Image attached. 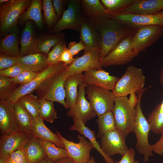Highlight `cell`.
<instances>
[{"label":"cell","instance_id":"obj_43","mask_svg":"<svg viewBox=\"0 0 163 163\" xmlns=\"http://www.w3.org/2000/svg\"><path fill=\"white\" fill-rule=\"evenodd\" d=\"M26 71L28 70L18 64L8 69L0 70V76H6L11 78H14Z\"/></svg>","mask_w":163,"mask_h":163},{"label":"cell","instance_id":"obj_33","mask_svg":"<svg viewBox=\"0 0 163 163\" xmlns=\"http://www.w3.org/2000/svg\"><path fill=\"white\" fill-rule=\"evenodd\" d=\"M147 121L153 133L161 134L163 132V101L149 114Z\"/></svg>","mask_w":163,"mask_h":163},{"label":"cell","instance_id":"obj_39","mask_svg":"<svg viewBox=\"0 0 163 163\" xmlns=\"http://www.w3.org/2000/svg\"><path fill=\"white\" fill-rule=\"evenodd\" d=\"M41 2L44 19L49 27H53L59 19L54 11L52 1L43 0Z\"/></svg>","mask_w":163,"mask_h":163},{"label":"cell","instance_id":"obj_52","mask_svg":"<svg viewBox=\"0 0 163 163\" xmlns=\"http://www.w3.org/2000/svg\"><path fill=\"white\" fill-rule=\"evenodd\" d=\"M53 163H77L69 157H66L58 159Z\"/></svg>","mask_w":163,"mask_h":163},{"label":"cell","instance_id":"obj_13","mask_svg":"<svg viewBox=\"0 0 163 163\" xmlns=\"http://www.w3.org/2000/svg\"><path fill=\"white\" fill-rule=\"evenodd\" d=\"M109 15L110 18L133 30L151 25H158L163 26V18L157 15L136 14L124 10L110 14Z\"/></svg>","mask_w":163,"mask_h":163},{"label":"cell","instance_id":"obj_35","mask_svg":"<svg viewBox=\"0 0 163 163\" xmlns=\"http://www.w3.org/2000/svg\"><path fill=\"white\" fill-rule=\"evenodd\" d=\"M17 101L35 118L39 116L40 107L39 98L32 93L24 95Z\"/></svg>","mask_w":163,"mask_h":163},{"label":"cell","instance_id":"obj_58","mask_svg":"<svg viewBox=\"0 0 163 163\" xmlns=\"http://www.w3.org/2000/svg\"><path fill=\"white\" fill-rule=\"evenodd\" d=\"M9 0H0V3L1 4L5 3L9 1Z\"/></svg>","mask_w":163,"mask_h":163},{"label":"cell","instance_id":"obj_47","mask_svg":"<svg viewBox=\"0 0 163 163\" xmlns=\"http://www.w3.org/2000/svg\"><path fill=\"white\" fill-rule=\"evenodd\" d=\"M68 48L73 56L85 49V45L81 40L78 42L75 41L70 42L68 45Z\"/></svg>","mask_w":163,"mask_h":163},{"label":"cell","instance_id":"obj_15","mask_svg":"<svg viewBox=\"0 0 163 163\" xmlns=\"http://www.w3.org/2000/svg\"><path fill=\"white\" fill-rule=\"evenodd\" d=\"M126 136L122 131L116 129L101 137V147L109 157L117 154L123 156L129 149L126 142Z\"/></svg>","mask_w":163,"mask_h":163},{"label":"cell","instance_id":"obj_7","mask_svg":"<svg viewBox=\"0 0 163 163\" xmlns=\"http://www.w3.org/2000/svg\"><path fill=\"white\" fill-rule=\"evenodd\" d=\"M133 34L121 41L106 56L101 59L102 67L126 65L131 62L138 56L133 46Z\"/></svg>","mask_w":163,"mask_h":163},{"label":"cell","instance_id":"obj_44","mask_svg":"<svg viewBox=\"0 0 163 163\" xmlns=\"http://www.w3.org/2000/svg\"><path fill=\"white\" fill-rule=\"evenodd\" d=\"M19 57H12L4 53L0 54V71L18 64Z\"/></svg>","mask_w":163,"mask_h":163},{"label":"cell","instance_id":"obj_22","mask_svg":"<svg viewBox=\"0 0 163 163\" xmlns=\"http://www.w3.org/2000/svg\"><path fill=\"white\" fill-rule=\"evenodd\" d=\"M37 39L34 35L33 27L30 21H26L20 39V57L39 53L37 47Z\"/></svg>","mask_w":163,"mask_h":163},{"label":"cell","instance_id":"obj_2","mask_svg":"<svg viewBox=\"0 0 163 163\" xmlns=\"http://www.w3.org/2000/svg\"><path fill=\"white\" fill-rule=\"evenodd\" d=\"M146 89L144 88L137 93L138 101L136 107L137 114L133 131L137 140L136 149L140 154L143 156L144 162H148L150 157L153 156L151 145L148 139L149 133L151 130L150 126L141 108V100L143 94Z\"/></svg>","mask_w":163,"mask_h":163},{"label":"cell","instance_id":"obj_14","mask_svg":"<svg viewBox=\"0 0 163 163\" xmlns=\"http://www.w3.org/2000/svg\"><path fill=\"white\" fill-rule=\"evenodd\" d=\"M57 134L66 150L69 157L77 163H88L90 158V152L94 148L90 141H87L81 135L77 136L79 140L78 143L69 141L64 138L58 131Z\"/></svg>","mask_w":163,"mask_h":163},{"label":"cell","instance_id":"obj_28","mask_svg":"<svg viewBox=\"0 0 163 163\" xmlns=\"http://www.w3.org/2000/svg\"><path fill=\"white\" fill-rule=\"evenodd\" d=\"M18 30L16 27L0 42V53L14 57H20Z\"/></svg>","mask_w":163,"mask_h":163},{"label":"cell","instance_id":"obj_41","mask_svg":"<svg viewBox=\"0 0 163 163\" xmlns=\"http://www.w3.org/2000/svg\"><path fill=\"white\" fill-rule=\"evenodd\" d=\"M66 47V43L64 40L59 42L53 47L48 54L47 57L48 61L50 65L58 62V60Z\"/></svg>","mask_w":163,"mask_h":163},{"label":"cell","instance_id":"obj_29","mask_svg":"<svg viewBox=\"0 0 163 163\" xmlns=\"http://www.w3.org/2000/svg\"><path fill=\"white\" fill-rule=\"evenodd\" d=\"M42 8L41 0H32L29 7L20 16L19 21L22 22L32 20L35 23L38 28L41 29L43 26Z\"/></svg>","mask_w":163,"mask_h":163},{"label":"cell","instance_id":"obj_18","mask_svg":"<svg viewBox=\"0 0 163 163\" xmlns=\"http://www.w3.org/2000/svg\"><path fill=\"white\" fill-rule=\"evenodd\" d=\"M21 130L16 121L14 104L8 98L0 100L1 136L10 135Z\"/></svg>","mask_w":163,"mask_h":163},{"label":"cell","instance_id":"obj_56","mask_svg":"<svg viewBox=\"0 0 163 163\" xmlns=\"http://www.w3.org/2000/svg\"><path fill=\"white\" fill-rule=\"evenodd\" d=\"M88 163H96L95 161L94 158L91 156L90 157V159L88 161Z\"/></svg>","mask_w":163,"mask_h":163},{"label":"cell","instance_id":"obj_1","mask_svg":"<svg viewBox=\"0 0 163 163\" xmlns=\"http://www.w3.org/2000/svg\"><path fill=\"white\" fill-rule=\"evenodd\" d=\"M91 19L100 33L101 59L121 41L133 34L135 30L129 28L110 17Z\"/></svg>","mask_w":163,"mask_h":163},{"label":"cell","instance_id":"obj_48","mask_svg":"<svg viewBox=\"0 0 163 163\" xmlns=\"http://www.w3.org/2000/svg\"><path fill=\"white\" fill-rule=\"evenodd\" d=\"M135 152L132 148L129 149L128 151L122 156L121 159L119 161L112 163H134V156Z\"/></svg>","mask_w":163,"mask_h":163},{"label":"cell","instance_id":"obj_20","mask_svg":"<svg viewBox=\"0 0 163 163\" xmlns=\"http://www.w3.org/2000/svg\"><path fill=\"white\" fill-rule=\"evenodd\" d=\"M85 81L87 85L112 91L119 78L110 75L102 69H93L85 72Z\"/></svg>","mask_w":163,"mask_h":163},{"label":"cell","instance_id":"obj_57","mask_svg":"<svg viewBox=\"0 0 163 163\" xmlns=\"http://www.w3.org/2000/svg\"><path fill=\"white\" fill-rule=\"evenodd\" d=\"M155 15H158L163 18V10L158 12Z\"/></svg>","mask_w":163,"mask_h":163},{"label":"cell","instance_id":"obj_32","mask_svg":"<svg viewBox=\"0 0 163 163\" xmlns=\"http://www.w3.org/2000/svg\"><path fill=\"white\" fill-rule=\"evenodd\" d=\"M15 116L20 129L30 133L31 123L34 118L32 115L17 101L14 104Z\"/></svg>","mask_w":163,"mask_h":163},{"label":"cell","instance_id":"obj_45","mask_svg":"<svg viewBox=\"0 0 163 163\" xmlns=\"http://www.w3.org/2000/svg\"><path fill=\"white\" fill-rule=\"evenodd\" d=\"M7 163H29L23 149H22L11 153L8 158Z\"/></svg>","mask_w":163,"mask_h":163},{"label":"cell","instance_id":"obj_25","mask_svg":"<svg viewBox=\"0 0 163 163\" xmlns=\"http://www.w3.org/2000/svg\"><path fill=\"white\" fill-rule=\"evenodd\" d=\"M18 64L28 71L40 72L50 65L44 54L38 53L19 57Z\"/></svg>","mask_w":163,"mask_h":163},{"label":"cell","instance_id":"obj_10","mask_svg":"<svg viewBox=\"0 0 163 163\" xmlns=\"http://www.w3.org/2000/svg\"><path fill=\"white\" fill-rule=\"evenodd\" d=\"M163 26L151 25L135 29L133 34L132 43L133 50L138 55L154 44L162 36Z\"/></svg>","mask_w":163,"mask_h":163},{"label":"cell","instance_id":"obj_59","mask_svg":"<svg viewBox=\"0 0 163 163\" xmlns=\"http://www.w3.org/2000/svg\"><path fill=\"white\" fill-rule=\"evenodd\" d=\"M134 163H139L138 161H135Z\"/></svg>","mask_w":163,"mask_h":163},{"label":"cell","instance_id":"obj_11","mask_svg":"<svg viewBox=\"0 0 163 163\" xmlns=\"http://www.w3.org/2000/svg\"><path fill=\"white\" fill-rule=\"evenodd\" d=\"M67 66L62 62H58L51 65L38 75L30 82L18 87L8 98L14 104L21 97L32 93L44 80L57 74Z\"/></svg>","mask_w":163,"mask_h":163},{"label":"cell","instance_id":"obj_30","mask_svg":"<svg viewBox=\"0 0 163 163\" xmlns=\"http://www.w3.org/2000/svg\"><path fill=\"white\" fill-rule=\"evenodd\" d=\"M29 163H36L46 155L37 138L33 136L23 148Z\"/></svg>","mask_w":163,"mask_h":163},{"label":"cell","instance_id":"obj_5","mask_svg":"<svg viewBox=\"0 0 163 163\" xmlns=\"http://www.w3.org/2000/svg\"><path fill=\"white\" fill-rule=\"evenodd\" d=\"M62 70L44 80L35 91L39 98H45L53 102H58L65 109H69L65 100L64 88L66 78L64 75Z\"/></svg>","mask_w":163,"mask_h":163},{"label":"cell","instance_id":"obj_31","mask_svg":"<svg viewBox=\"0 0 163 163\" xmlns=\"http://www.w3.org/2000/svg\"><path fill=\"white\" fill-rule=\"evenodd\" d=\"M64 36V34L58 32L43 36L37 39V47L39 52L48 54L52 47L63 40Z\"/></svg>","mask_w":163,"mask_h":163},{"label":"cell","instance_id":"obj_19","mask_svg":"<svg viewBox=\"0 0 163 163\" xmlns=\"http://www.w3.org/2000/svg\"><path fill=\"white\" fill-rule=\"evenodd\" d=\"M80 40L84 43V52L95 49L101 50V37L99 32L91 19L83 16L78 32Z\"/></svg>","mask_w":163,"mask_h":163},{"label":"cell","instance_id":"obj_26","mask_svg":"<svg viewBox=\"0 0 163 163\" xmlns=\"http://www.w3.org/2000/svg\"><path fill=\"white\" fill-rule=\"evenodd\" d=\"M74 121L73 124L70 129L71 130L76 131L78 132L81 135H83L87 138L89 141L92 144L97 152L104 158L107 163H112L114 160L111 157L108 156L103 151L100 145L97 142L95 135L94 131L91 129L86 126L82 120L78 117L72 118Z\"/></svg>","mask_w":163,"mask_h":163},{"label":"cell","instance_id":"obj_54","mask_svg":"<svg viewBox=\"0 0 163 163\" xmlns=\"http://www.w3.org/2000/svg\"><path fill=\"white\" fill-rule=\"evenodd\" d=\"M9 156L0 157V163H7Z\"/></svg>","mask_w":163,"mask_h":163},{"label":"cell","instance_id":"obj_53","mask_svg":"<svg viewBox=\"0 0 163 163\" xmlns=\"http://www.w3.org/2000/svg\"><path fill=\"white\" fill-rule=\"evenodd\" d=\"M53 162L48 159L46 156L43 158L36 163H53Z\"/></svg>","mask_w":163,"mask_h":163},{"label":"cell","instance_id":"obj_55","mask_svg":"<svg viewBox=\"0 0 163 163\" xmlns=\"http://www.w3.org/2000/svg\"><path fill=\"white\" fill-rule=\"evenodd\" d=\"M160 81L161 84L163 87V66L161 71Z\"/></svg>","mask_w":163,"mask_h":163},{"label":"cell","instance_id":"obj_16","mask_svg":"<svg viewBox=\"0 0 163 163\" xmlns=\"http://www.w3.org/2000/svg\"><path fill=\"white\" fill-rule=\"evenodd\" d=\"M87 85L85 81L79 85L75 103L67 112L68 116L72 118H79L85 125L97 115L89 101L87 100L85 96V88Z\"/></svg>","mask_w":163,"mask_h":163},{"label":"cell","instance_id":"obj_36","mask_svg":"<svg viewBox=\"0 0 163 163\" xmlns=\"http://www.w3.org/2000/svg\"><path fill=\"white\" fill-rule=\"evenodd\" d=\"M96 122L98 124V137L116 129L115 120L113 111H110L98 117Z\"/></svg>","mask_w":163,"mask_h":163},{"label":"cell","instance_id":"obj_9","mask_svg":"<svg viewBox=\"0 0 163 163\" xmlns=\"http://www.w3.org/2000/svg\"><path fill=\"white\" fill-rule=\"evenodd\" d=\"M100 50L95 49L85 51L82 56L75 58L73 62L62 70L64 75L67 78L90 70L101 69Z\"/></svg>","mask_w":163,"mask_h":163},{"label":"cell","instance_id":"obj_34","mask_svg":"<svg viewBox=\"0 0 163 163\" xmlns=\"http://www.w3.org/2000/svg\"><path fill=\"white\" fill-rule=\"evenodd\" d=\"M45 152L48 159L53 162L58 159L69 157L66 150L56 146L53 142L37 138Z\"/></svg>","mask_w":163,"mask_h":163},{"label":"cell","instance_id":"obj_51","mask_svg":"<svg viewBox=\"0 0 163 163\" xmlns=\"http://www.w3.org/2000/svg\"><path fill=\"white\" fill-rule=\"evenodd\" d=\"M135 92H133L130 94V96L128 98L129 104L130 107L132 108H135L138 101L137 96Z\"/></svg>","mask_w":163,"mask_h":163},{"label":"cell","instance_id":"obj_8","mask_svg":"<svg viewBox=\"0 0 163 163\" xmlns=\"http://www.w3.org/2000/svg\"><path fill=\"white\" fill-rule=\"evenodd\" d=\"M85 94L98 117L108 111H113L115 97L112 91L87 85L85 88Z\"/></svg>","mask_w":163,"mask_h":163},{"label":"cell","instance_id":"obj_24","mask_svg":"<svg viewBox=\"0 0 163 163\" xmlns=\"http://www.w3.org/2000/svg\"><path fill=\"white\" fill-rule=\"evenodd\" d=\"M85 81L84 74L81 73L67 77L64 83L66 101L69 109L72 108L77 100L78 87Z\"/></svg>","mask_w":163,"mask_h":163},{"label":"cell","instance_id":"obj_42","mask_svg":"<svg viewBox=\"0 0 163 163\" xmlns=\"http://www.w3.org/2000/svg\"><path fill=\"white\" fill-rule=\"evenodd\" d=\"M39 73L30 71H26L17 77L14 78H10V79L15 83L19 85H22L31 82L38 75Z\"/></svg>","mask_w":163,"mask_h":163},{"label":"cell","instance_id":"obj_21","mask_svg":"<svg viewBox=\"0 0 163 163\" xmlns=\"http://www.w3.org/2000/svg\"><path fill=\"white\" fill-rule=\"evenodd\" d=\"M30 130L33 137L43 141H50L57 147L65 149L58 135L53 132L46 126L43 120L40 117L33 119Z\"/></svg>","mask_w":163,"mask_h":163},{"label":"cell","instance_id":"obj_23","mask_svg":"<svg viewBox=\"0 0 163 163\" xmlns=\"http://www.w3.org/2000/svg\"><path fill=\"white\" fill-rule=\"evenodd\" d=\"M163 10V0H136L125 11L136 14L155 15Z\"/></svg>","mask_w":163,"mask_h":163},{"label":"cell","instance_id":"obj_49","mask_svg":"<svg viewBox=\"0 0 163 163\" xmlns=\"http://www.w3.org/2000/svg\"><path fill=\"white\" fill-rule=\"evenodd\" d=\"M74 59L73 56L69 51L68 48L66 47L58 61L63 62L66 66H68L73 62Z\"/></svg>","mask_w":163,"mask_h":163},{"label":"cell","instance_id":"obj_46","mask_svg":"<svg viewBox=\"0 0 163 163\" xmlns=\"http://www.w3.org/2000/svg\"><path fill=\"white\" fill-rule=\"evenodd\" d=\"M52 1L54 11L59 19L66 10V6L69 0H53Z\"/></svg>","mask_w":163,"mask_h":163},{"label":"cell","instance_id":"obj_38","mask_svg":"<svg viewBox=\"0 0 163 163\" xmlns=\"http://www.w3.org/2000/svg\"><path fill=\"white\" fill-rule=\"evenodd\" d=\"M136 0H101L108 14L115 13L124 10Z\"/></svg>","mask_w":163,"mask_h":163},{"label":"cell","instance_id":"obj_17","mask_svg":"<svg viewBox=\"0 0 163 163\" xmlns=\"http://www.w3.org/2000/svg\"><path fill=\"white\" fill-rule=\"evenodd\" d=\"M33 136L31 133L22 130L9 135L1 136L0 157L9 156L14 152L23 149Z\"/></svg>","mask_w":163,"mask_h":163},{"label":"cell","instance_id":"obj_37","mask_svg":"<svg viewBox=\"0 0 163 163\" xmlns=\"http://www.w3.org/2000/svg\"><path fill=\"white\" fill-rule=\"evenodd\" d=\"M40 107L39 116L44 121L53 123L57 118L53 102L45 98H39Z\"/></svg>","mask_w":163,"mask_h":163},{"label":"cell","instance_id":"obj_27","mask_svg":"<svg viewBox=\"0 0 163 163\" xmlns=\"http://www.w3.org/2000/svg\"><path fill=\"white\" fill-rule=\"evenodd\" d=\"M81 8L82 14L88 18L110 17L107 10L99 0H81Z\"/></svg>","mask_w":163,"mask_h":163},{"label":"cell","instance_id":"obj_12","mask_svg":"<svg viewBox=\"0 0 163 163\" xmlns=\"http://www.w3.org/2000/svg\"><path fill=\"white\" fill-rule=\"evenodd\" d=\"M81 0H70L60 18L53 27L56 33L64 30L72 29L78 32L83 17Z\"/></svg>","mask_w":163,"mask_h":163},{"label":"cell","instance_id":"obj_6","mask_svg":"<svg viewBox=\"0 0 163 163\" xmlns=\"http://www.w3.org/2000/svg\"><path fill=\"white\" fill-rule=\"evenodd\" d=\"M112 111L117 129L126 136L133 132L137 111L136 108L132 109L130 107L126 96L115 97Z\"/></svg>","mask_w":163,"mask_h":163},{"label":"cell","instance_id":"obj_40","mask_svg":"<svg viewBox=\"0 0 163 163\" xmlns=\"http://www.w3.org/2000/svg\"><path fill=\"white\" fill-rule=\"evenodd\" d=\"M19 86L12 82L10 78L0 76V99L8 98Z\"/></svg>","mask_w":163,"mask_h":163},{"label":"cell","instance_id":"obj_50","mask_svg":"<svg viewBox=\"0 0 163 163\" xmlns=\"http://www.w3.org/2000/svg\"><path fill=\"white\" fill-rule=\"evenodd\" d=\"M158 140L155 144L151 145V149L153 152L161 155H163V132Z\"/></svg>","mask_w":163,"mask_h":163},{"label":"cell","instance_id":"obj_4","mask_svg":"<svg viewBox=\"0 0 163 163\" xmlns=\"http://www.w3.org/2000/svg\"><path fill=\"white\" fill-rule=\"evenodd\" d=\"M31 2L30 0H11L1 4V35L8 34L16 27L20 16Z\"/></svg>","mask_w":163,"mask_h":163},{"label":"cell","instance_id":"obj_3","mask_svg":"<svg viewBox=\"0 0 163 163\" xmlns=\"http://www.w3.org/2000/svg\"><path fill=\"white\" fill-rule=\"evenodd\" d=\"M145 82L142 70L130 65L119 79L112 92L115 97L127 96L133 92L137 93L143 90Z\"/></svg>","mask_w":163,"mask_h":163}]
</instances>
